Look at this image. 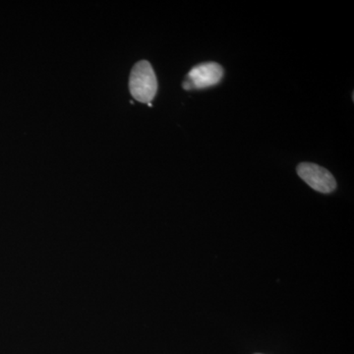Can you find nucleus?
Listing matches in <instances>:
<instances>
[{
  "mask_svg": "<svg viewBox=\"0 0 354 354\" xmlns=\"http://www.w3.org/2000/svg\"><path fill=\"white\" fill-rule=\"evenodd\" d=\"M130 92L136 101L149 104L158 91V81L152 65L146 60L135 64L129 80Z\"/></svg>",
  "mask_w": 354,
  "mask_h": 354,
  "instance_id": "nucleus-1",
  "label": "nucleus"
},
{
  "mask_svg": "<svg viewBox=\"0 0 354 354\" xmlns=\"http://www.w3.org/2000/svg\"><path fill=\"white\" fill-rule=\"evenodd\" d=\"M297 174L310 187L320 193L333 192L337 188V181L329 171L315 164L302 162L297 167Z\"/></svg>",
  "mask_w": 354,
  "mask_h": 354,
  "instance_id": "nucleus-2",
  "label": "nucleus"
},
{
  "mask_svg": "<svg viewBox=\"0 0 354 354\" xmlns=\"http://www.w3.org/2000/svg\"><path fill=\"white\" fill-rule=\"evenodd\" d=\"M223 69L216 62H207L193 67L183 83V88L189 91L193 88H205L221 82Z\"/></svg>",
  "mask_w": 354,
  "mask_h": 354,
  "instance_id": "nucleus-3",
  "label": "nucleus"
}]
</instances>
